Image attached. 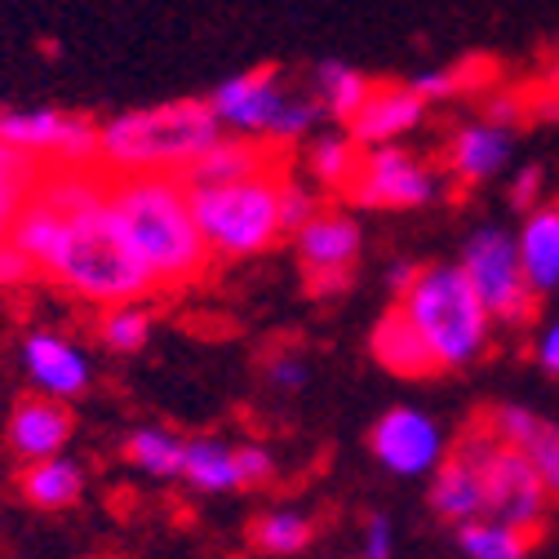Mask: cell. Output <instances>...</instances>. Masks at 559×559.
I'll list each match as a JSON object with an SVG mask.
<instances>
[{"label":"cell","instance_id":"cell-13","mask_svg":"<svg viewBox=\"0 0 559 559\" xmlns=\"http://www.w3.org/2000/svg\"><path fill=\"white\" fill-rule=\"evenodd\" d=\"M550 502L555 498L546 493L542 475L524 462V453L498 440L484 462V520H502L524 533H537L546 524Z\"/></svg>","mask_w":559,"mask_h":559},{"label":"cell","instance_id":"cell-7","mask_svg":"<svg viewBox=\"0 0 559 559\" xmlns=\"http://www.w3.org/2000/svg\"><path fill=\"white\" fill-rule=\"evenodd\" d=\"M289 240L302 266V289L311 298H342L352 289L356 262L365 253V227L352 204H320Z\"/></svg>","mask_w":559,"mask_h":559},{"label":"cell","instance_id":"cell-20","mask_svg":"<svg viewBox=\"0 0 559 559\" xmlns=\"http://www.w3.org/2000/svg\"><path fill=\"white\" fill-rule=\"evenodd\" d=\"M266 169H280L275 147L258 143V138L223 133L182 178H187V187H223V182H240V178H253V174H266Z\"/></svg>","mask_w":559,"mask_h":559},{"label":"cell","instance_id":"cell-5","mask_svg":"<svg viewBox=\"0 0 559 559\" xmlns=\"http://www.w3.org/2000/svg\"><path fill=\"white\" fill-rule=\"evenodd\" d=\"M280 174L285 169H266V174L223 182V187H191L195 223L214 262H249L275 249V240H285V223H280Z\"/></svg>","mask_w":559,"mask_h":559},{"label":"cell","instance_id":"cell-23","mask_svg":"<svg viewBox=\"0 0 559 559\" xmlns=\"http://www.w3.org/2000/svg\"><path fill=\"white\" fill-rule=\"evenodd\" d=\"M19 493L36 511H72L85 498V466L76 457H67V453L32 462L19 475Z\"/></svg>","mask_w":559,"mask_h":559},{"label":"cell","instance_id":"cell-32","mask_svg":"<svg viewBox=\"0 0 559 559\" xmlns=\"http://www.w3.org/2000/svg\"><path fill=\"white\" fill-rule=\"evenodd\" d=\"M32 275H36L32 258H27V253L19 249V240L5 231V236H0V294H14V289H23Z\"/></svg>","mask_w":559,"mask_h":559},{"label":"cell","instance_id":"cell-9","mask_svg":"<svg viewBox=\"0 0 559 559\" xmlns=\"http://www.w3.org/2000/svg\"><path fill=\"white\" fill-rule=\"evenodd\" d=\"M0 143L53 165H98V120L62 107H0Z\"/></svg>","mask_w":559,"mask_h":559},{"label":"cell","instance_id":"cell-21","mask_svg":"<svg viewBox=\"0 0 559 559\" xmlns=\"http://www.w3.org/2000/svg\"><path fill=\"white\" fill-rule=\"evenodd\" d=\"M369 352H373V360H378L386 373H395V378H436V373H440L431 346L423 342V333L408 324V316L400 311V302L373 324Z\"/></svg>","mask_w":559,"mask_h":559},{"label":"cell","instance_id":"cell-36","mask_svg":"<svg viewBox=\"0 0 559 559\" xmlns=\"http://www.w3.org/2000/svg\"><path fill=\"white\" fill-rule=\"evenodd\" d=\"M408 85H413L417 94H423L431 107H436V103H449V98H457V94H462V76H457V72H449V67H436V72H417Z\"/></svg>","mask_w":559,"mask_h":559},{"label":"cell","instance_id":"cell-18","mask_svg":"<svg viewBox=\"0 0 559 559\" xmlns=\"http://www.w3.org/2000/svg\"><path fill=\"white\" fill-rule=\"evenodd\" d=\"M431 103L417 94L413 85H373V94L365 98V107L346 120L352 138L360 147H386V143H400V138L417 133V124L427 120Z\"/></svg>","mask_w":559,"mask_h":559},{"label":"cell","instance_id":"cell-31","mask_svg":"<svg viewBox=\"0 0 559 559\" xmlns=\"http://www.w3.org/2000/svg\"><path fill=\"white\" fill-rule=\"evenodd\" d=\"M266 386L271 391H280V395H298V391H307V382H311V365H307V356L302 352H271L266 356Z\"/></svg>","mask_w":559,"mask_h":559},{"label":"cell","instance_id":"cell-11","mask_svg":"<svg viewBox=\"0 0 559 559\" xmlns=\"http://www.w3.org/2000/svg\"><path fill=\"white\" fill-rule=\"evenodd\" d=\"M369 453L395 479H431L449 457V436L427 408L395 404L369 427Z\"/></svg>","mask_w":559,"mask_h":559},{"label":"cell","instance_id":"cell-26","mask_svg":"<svg viewBox=\"0 0 559 559\" xmlns=\"http://www.w3.org/2000/svg\"><path fill=\"white\" fill-rule=\"evenodd\" d=\"M182 453H187V440L174 436L169 427H133L124 436V462L147 475V479H178L182 475Z\"/></svg>","mask_w":559,"mask_h":559},{"label":"cell","instance_id":"cell-35","mask_svg":"<svg viewBox=\"0 0 559 559\" xmlns=\"http://www.w3.org/2000/svg\"><path fill=\"white\" fill-rule=\"evenodd\" d=\"M395 555V524L391 515L373 511L365 520V537H360V559H391Z\"/></svg>","mask_w":559,"mask_h":559},{"label":"cell","instance_id":"cell-3","mask_svg":"<svg viewBox=\"0 0 559 559\" xmlns=\"http://www.w3.org/2000/svg\"><path fill=\"white\" fill-rule=\"evenodd\" d=\"M223 138L209 98H169L152 107L116 111L98 124V165L111 178L174 174L182 178Z\"/></svg>","mask_w":559,"mask_h":559},{"label":"cell","instance_id":"cell-16","mask_svg":"<svg viewBox=\"0 0 559 559\" xmlns=\"http://www.w3.org/2000/svg\"><path fill=\"white\" fill-rule=\"evenodd\" d=\"M511 156H515L511 124H498L488 116L462 120L444 138V174H449V182H462V187H479L488 178L507 174Z\"/></svg>","mask_w":559,"mask_h":559},{"label":"cell","instance_id":"cell-34","mask_svg":"<svg viewBox=\"0 0 559 559\" xmlns=\"http://www.w3.org/2000/svg\"><path fill=\"white\" fill-rule=\"evenodd\" d=\"M542 187H546V169H542V165H524V169L511 178L507 200H511L515 214H528V209L542 204Z\"/></svg>","mask_w":559,"mask_h":559},{"label":"cell","instance_id":"cell-2","mask_svg":"<svg viewBox=\"0 0 559 559\" xmlns=\"http://www.w3.org/2000/svg\"><path fill=\"white\" fill-rule=\"evenodd\" d=\"M107 195H111V209L129 245L152 271L156 289H187L214 266V253H209L200 223H195L187 178L124 174V178H111Z\"/></svg>","mask_w":559,"mask_h":559},{"label":"cell","instance_id":"cell-37","mask_svg":"<svg viewBox=\"0 0 559 559\" xmlns=\"http://www.w3.org/2000/svg\"><path fill=\"white\" fill-rule=\"evenodd\" d=\"M533 360L542 365V373L559 378V316H550V320L537 329V337H533Z\"/></svg>","mask_w":559,"mask_h":559},{"label":"cell","instance_id":"cell-17","mask_svg":"<svg viewBox=\"0 0 559 559\" xmlns=\"http://www.w3.org/2000/svg\"><path fill=\"white\" fill-rule=\"evenodd\" d=\"M484 423L502 444L524 453V462L542 475L546 493L559 498V427L550 423V417H542L537 408H524V404H498Z\"/></svg>","mask_w":559,"mask_h":559},{"label":"cell","instance_id":"cell-33","mask_svg":"<svg viewBox=\"0 0 559 559\" xmlns=\"http://www.w3.org/2000/svg\"><path fill=\"white\" fill-rule=\"evenodd\" d=\"M240 479L245 488H266L275 479V453L258 440H240Z\"/></svg>","mask_w":559,"mask_h":559},{"label":"cell","instance_id":"cell-8","mask_svg":"<svg viewBox=\"0 0 559 559\" xmlns=\"http://www.w3.org/2000/svg\"><path fill=\"white\" fill-rule=\"evenodd\" d=\"M449 174L423 156H413L400 143L386 147H365L360 169L346 187V204L352 209H427L444 200Z\"/></svg>","mask_w":559,"mask_h":559},{"label":"cell","instance_id":"cell-4","mask_svg":"<svg viewBox=\"0 0 559 559\" xmlns=\"http://www.w3.org/2000/svg\"><path fill=\"white\" fill-rule=\"evenodd\" d=\"M408 324L423 333L440 373L475 365L488 346H493V316L484 311L479 294L462 275L457 262H423L413 275V285L395 298Z\"/></svg>","mask_w":559,"mask_h":559},{"label":"cell","instance_id":"cell-25","mask_svg":"<svg viewBox=\"0 0 559 559\" xmlns=\"http://www.w3.org/2000/svg\"><path fill=\"white\" fill-rule=\"evenodd\" d=\"M373 85L378 81H369L360 67L342 62V58H320L311 67V94H316L320 111L333 116L337 124H346V120H352L365 107V98L373 94Z\"/></svg>","mask_w":559,"mask_h":559},{"label":"cell","instance_id":"cell-29","mask_svg":"<svg viewBox=\"0 0 559 559\" xmlns=\"http://www.w3.org/2000/svg\"><path fill=\"white\" fill-rule=\"evenodd\" d=\"M156 329V311L147 302H120L98 311V342L116 356H138L152 342Z\"/></svg>","mask_w":559,"mask_h":559},{"label":"cell","instance_id":"cell-12","mask_svg":"<svg viewBox=\"0 0 559 559\" xmlns=\"http://www.w3.org/2000/svg\"><path fill=\"white\" fill-rule=\"evenodd\" d=\"M498 436L488 431V423H471L449 457L436 466L431 484H427V502L436 511V520H444L449 528H462L471 520H484V462L493 453Z\"/></svg>","mask_w":559,"mask_h":559},{"label":"cell","instance_id":"cell-15","mask_svg":"<svg viewBox=\"0 0 559 559\" xmlns=\"http://www.w3.org/2000/svg\"><path fill=\"white\" fill-rule=\"evenodd\" d=\"M72 436H76V413H72V404L53 400V395H40V391L14 400L10 417H5V444H10V453H14L23 466L67 453Z\"/></svg>","mask_w":559,"mask_h":559},{"label":"cell","instance_id":"cell-27","mask_svg":"<svg viewBox=\"0 0 559 559\" xmlns=\"http://www.w3.org/2000/svg\"><path fill=\"white\" fill-rule=\"evenodd\" d=\"M311 542H316V520L298 507H271L253 520V546L271 559L302 555Z\"/></svg>","mask_w":559,"mask_h":559},{"label":"cell","instance_id":"cell-24","mask_svg":"<svg viewBox=\"0 0 559 559\" xmlns=\"http://www.w3.org/2000/svg\"><path fill=\"white\" fill-rule=\"evenodd\" d=\"M360 156H365V147L356 143L346 124L329 129V133H311L302 143V169L320 191H342L346 195V187H352V178L360 169Z\"/></svg>","mask_w":559,"mask_h":559},{"label":"cell","instance_id":"cell-22","mask_svg":"<svg viewBox=\"0 0 559 559\" xmlns=\"http://www.w3.org/2000/svg\"><path fill=\"white\" fill-rule=\"evenodd\" d=\"M178 479L191 488V493H204V498L245 493V479H240V444L218 440V436L187 440L182 475H178Z\"/></svg>","mask_w":559,"mask_h":559},{"label":"cell","instance_id":"cell-10","mask_svg":"<svg viewBox=\"0 0 559 559\" xmlns=\"http://www.w3.org/2000/svg\"><path fill=\"white\" fill-rule=\"evenodd\" d=\"M294 94L298 90L280 76V67L262 62V67H249V72H240V76H227L204 98H209L214 120L223 124V133L258 138V143L271 147L275 124H280V116H285V107L294 103Z\"/></svg>","mask_w":559,"mask_h":559},{"label":"cell","instance_id":"cell-28","mask_svg":"<svg viewBox=\"0 0 559 559\" xmlns=\"http://www.w3.org/2000/svg\"><path fill=\"white\" fill-rule=\"evenodd\" d=\"M533 537L537 533H524L502 520H471L457 528V550L462 559H528Z\"/></svg>","mask_w":559,"mask_h":559},{"label":"cell","instance_id":"cell-39","mask_svg":"<svg viewBox=\"0 0 559 559\" xmlns=\"http://www.w3.org/2000/svg\"><path fill=\"white\" fill-rule=\"evenodd\" d=\"M555 298H559V294H555Z\"/></svg>","mask_w":559,"mask_h":559},{"label":"cell","instance_id":"cell-6","mask_svg":"<svg viewBox=\"0 0 559 559\" xmlns=\"http://www.w3.org/2000/svg\"><path fill=\"white\" fill-rule=\"evenodd\" d=\"M462 275L471 280V289L479 294L484 311L493 316V324H528L537 316V294L528 285V275L520 266V249H515V231L507 227H479L466 236L462 253H457Z\"/></svg>","mask_w":559,"mask_h":559},{"label":"cell","instance_id":"cell-19","mask_svg":"<svg viewBox=\"0 0 559 559\" xmlns=\"http://www.w3.org/2000/svg\"><path fill=\"white\" fill-rule=\"evenodd\" d=\"M515 249L533 294L537 298L559 294V200H542L537 209L520 214Z\"/></svg>","mask_w":559,"mask_h":559},{"label":"cell","instance_id":"cell-14","mask_svg":"<svg viewBox=\"0 0 559 559\" xmlns=\"http://www.w3.org/2000/svg\"><path fill=\"white\" fill-rule=\"evenodd\" d=\"M19 360H23L27 382L40 395H53L67 404L81 400L94 382V365L85 356V346L72 342L67 333H53V329H32L19 346Z\"/></svg>","mask_w":559,"mask_h":559},{"label":"cell","instance_id":"cell-30","mask_svg":"<svg viewBox=\"0 0 559 559\" xmlns=\"http://www.w3.org/2000/svg\"><path fill=\"white\" fill-rule=\"evenodd\" d=\"M320 187L311 178H294V174H280V223H285V236H294L316 209H320Z\"/></svg>","mask_w":559,"mask_h":559},{"label":"cell","instance_id":"cell-38","mask_svg":"<svg viewBox=\"0 0 559 559\" xmlns=\"http://www.w3.org/2000/svg\"><path fill=\"white\" fill-rule=\"evenodd\" d=\"M417 266H423V262H408V258H400V262H391V266H386V285L395 289V298H400V294H404V289L413 285Z\"/></svg>","mask_w":559,"mask_h":559},{"label":"cell","instance_id":"cell-1","mask_svg":"<svg viewBox=\"0 0 559 559\" xmlns=\"http://www.w3.org/2000/svg\"><path fill=\"white\" fill-rule=\"evenodd\" d=\"M107 187L111 174L103 165H53L10 227L36 275L98 311L156 294V280L129 245Z\"/></svg>","mask_w":559,"mask_h":559}]
</instances>
